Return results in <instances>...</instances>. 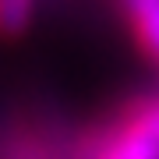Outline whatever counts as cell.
<instances>
[{"mask_svg":"<svg viewBox=\"0 0 159 159\" xmlns=\"http://www.w3.org/2000/svg\"><path fill=\"white\" fill-rule=\"evenodd\" d=\"M96 159H159V134L120 113V120L99 138Z\"/></svg>","mask_w":159,"mask_h":159,"instance_id":"6da1fadb","label":"cell"},{"mask_svg":"<svg viewBox=\"0 0 159 159\" xmlns=\"http://www.w3.org/2000/svg\"><path fill=\"white\" fill-rule=\"evenodd\" d=\"M127 4H134V0H124V7H127Z\"/></svg>","mask_w":159,"mask_h":159,"instance_id":"3957f363","label":"cell"},{"mask_svg":"<svg viewBox=\"0 0 159 159\" xmlns=\"http://www.w3.org/2000/svg\"><path fill=\"white\" fill-rule=\"evenodd\" d=\"M35 0H0V32L4 35H21L32 21Z\"/></svg>","mask_w":159,"mask_h":159,"instance_id":"7a4b0ae2","label":"cell"}]
</instances>
